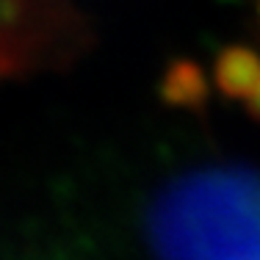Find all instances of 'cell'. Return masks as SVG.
<instances>
[{
    "label": "cell",
    "instance_id": "6da1fadb",
    "mask_svg": "<svg viewBox=\"0 0 260 260\" xmlns=\"http://www.w3.org/2000/svg\"><path fill=\"white\" fill-rule=\"evenodd\" d=\"M144 260H260V172L208 160L169 175L141 210Z\"/></svg>",
    "mask_w": 260,
    "mask_h": 260
}]
</instances>
